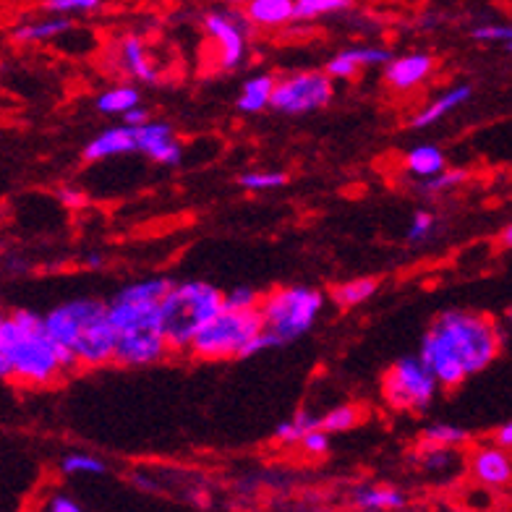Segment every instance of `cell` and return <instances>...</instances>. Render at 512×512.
Here are the masks:
<instances>
[{"label":"cell","instance_id":"cell-6","mask_svg":"<svg viewBox=\"0 0 512 512\" xmlns=\"http://www.w3.org/2000/svg\"><path fill=\"white\" fill-rule=\"evenodd\" d=\"M322 306L324 296L319 290L293 285V288H277L270 296H264L259 301V314L264 319V330H272L283 337V343H290L314 327Z\"/></svg>","mask_w":512,"mask_h":512},{"label":"cell","instance_id":"cell-45","mask_svg":"<svg viewBox=\"0 0 512 512\" xmlns=\"http://www.w3.org/2000/svg\"><path fill=\"white\" fill-rule=\"evenodd\" d=\"M102 264H105V259H102L100 254H89L87 256V267H95V270H100Z\"/></svg>","mask_w":512,"mask_h":512},{"label":"cell","instance_id":"cell-2","mask_svg":"<svg viewBox=\"0 0 512 512\" xmlns=\"http://www.w3.org/2000/svg\"><path fill=\"white\" fill-rule=\"evenodd\" d=\"M0 345L6 351L11 377L27 384H50L66 374L58 356L61 343L45 330V317L34 311H14L0 322Z\"/></svg>","mask_w":512,"mask_h":512},{"label":"cell","instance_id":"cell-43","mask_svg":"<svg viewBox=\"0 0 512 512\" xmlns=\"http://www.w3.org/2000/svg\"><path fill=\"white\" fill-rule=\"evenodd\" d=\"M494 442L507 447V450H512V421H507L505 426H499L497 434H494Z\"/></svg>","mask_w":512,"mask_h":512},{"label":"cell","instance_id":"cell-27","mask_svg":"<svg viewBox=\"0 0 512 512\" xmlns=\"http://www.w3.org/2000/svg\"><path fill=\"white\" fill-rule=\"evenodd\" d=\"M173 280L168 277H155V280H139V283H131L118 293V298H128V301H157L160 304L165 293L173 288Z\"/></svg>","mask_w":512,"mask_h":512},{"label":"cell","instance_id":"cell-31","mask_svg":"<svg viewBox=\"0 0 512 512\" xmlns=\"http://www.w3.org/2000/svg\"><path fill=\"white\" fill-rule=\"evenodd\" d=\"M288 183L285 173H275V170H249L238 178V186L246 191H272L280 189Z\"/></svg>","mask_w":512,"mask_h":512},{"label":"cell","instance_id":"cell-24","mask_svg":"<svg viewBox=\"0 0 512 512\" xmlns=\"http://www.w3.org/2000/svg\"><path fill=\"white\" fill-rule=\"evenodd\" d=\"M379 290V280L374 277H358V280H348L343 285H335L332 288V301L340 309H353V306H361L364 301H369L374 293Z\"/></svg>","mask_w":512,"mask_h":512},{"label":"cell","instance_id":"cell-15","mask_svg":"<svg viewBox=\"0 0 512 512\" xmlns=\"http://www.w3.org/2000/svg\"><path fill=\"white\" fill-rule=\"evenodd\" d=\"M392 61V53L384 48H377V45H366V48H348L340 50L337 55H332L324 71L332 76V79H343L351 81L356 79L364 68L371 66H387Z\"/></svg>","mask_w":512,"mask_h":512},{"label":"cell","instance_id":"cell-44","mask_svg":"<svg viewBox=\"0 0 512 512\" xmlns=\"http://www.w3.org/2000/svg\"><path fill=\"white\" fill-rule=\"evenodd\" d=\"M11 377V366H8L6 351H3V345H0V379Z\"/></svg>","mask_w":512,"mask_h":512},{"label":"cell","instance_id":"cell-12","mask_svg":"<svg viewBox=\"0 0 512 512\" xmlns=\"http://www.w3.org/2000/svg\"><path fill=\"white\" fill-rule=\"evenodd\" d=\"M136 152L147 155L149 160L160 165H178L183 157L181 142H178L173 126L165 121H147L144 126H136Z\"/></svg>","mask_w":512,"mask_h":512},{"label":"cell","instance_id":"cell-3","mask_svg":"<svg viewBox=\"0 0 512 512\" xmlns=\"http://www.w3.org/2000/svg\"><path fill=\"white\" fill-rule=\"evenodd\" d=\"M108 317L118 330L115 364L149 366L170 353L157 301H128L115 296L108 304Z\"/></svg>","mask_w":512,"mask_h":512},{"label":"cell","instance_id":"cell-23","mask_svg":"<svg viewBox=\"0 0 512 512\" xmlns=\"http://www.w3.org/2000/svg\"><path fill=\"white\" fill-rule=\"evenodd\" d=\"M71 29H74V21L58 14L55 19L21 24V27L14 29V40L16 42H48V40H55V37H61V34L71 32Z\"/></svg>","mask_w":512,"mask_h":512},{"label":"cell","instance_id":"cell-22","mask_svg":"<svg viewBox=\"0 0 512 512\" xmlns=\"http://www.w3.org/2000/svg\"><path fill=\"white\" fill-rule=\"evenodd\" d=\"M403 165L411 176L424 181V178H432L437 176V173H442V170L447 168V160L445 155H442V149L434 147V144H418V147H413L411 152L405 155Z\"/></svg>","mask_w":512,"mask_h":512},{"label":"cell","instance_id":"cell-25","mask_svg":"<svg viewBox=\"0 0 512 512\" xmlns=\"http://www.w3.org/2000/svg\"><path fill=\"white\" fill-rule=\"evenodd\" d=\"M317 426H322V416H314L311 411H296V416L275 426L272 437H275L277 445H296L306 432L317 429Z\"/></svg>","mask_w":512,"mask_h":512},{"label":"cell","instance_id":"cell-7","mask_svg":"<svg viewBox=\"0 0 512 512\" xmlns=\"http://www.w3.org/2000/svg\"><path fill=\"white\" fill-rule=\"evenodd\" d=\"M439 382L421 356L400 358L382 379V395L392 411H426L434 403Z\"/></svg>","mask_w":512,"mask_h":512},{"label":"cell","instance_id":"cell-19","mask_svg":"<svg viewBox=\"0 0 512 512\" xmlns=\"http://www.w3.org/2000/svg\"><path fill=\"white\" fill-rule=\"evenodd\" d=\"M471 97H473V89H471V87H465V84H460V87L447 89L445 95H439L437 100L429 102L426 108H421L416 115H413L411 126H413V128L434 126V123L442 121L445 115H450L452 110L463 108L465 102L471 100Z\"/></svg>","mask_w":512,"mask_h":512},{"label":"cell","instance_id":"cell-49","mask_svg":"<svg viewBox=\"0 0 512 512\" xmlns=\"http://www.w3.org/2000/svg\"><path fill=\"white\" fill-rule=\"evenodd\" d=\"M510 322H512V311H510Z\"/></svg>","mask_w":512,"mask_h":512},{"label":"cell","instance_id":"cell-48","mask_svg":"<svg viewBox=\"0 0 512 512\" xmlns=\"http://www.w3.org/2000/svg\"><path fill=\"white\" fill-rule=\"evenodd\" d=\"M505 48H507V53H512V42H505Z\"/></svg>","mask_w":512,"mask_h":512},{"label":"cell","instance_id":"cell-17","mask_svg":"<svg viewBox=\"0 0 512 512\" xmlns=\"http://www.w3.org/2000/svg\"><path fill=\"white\" fill-rule=\"evenodd\" d=\"M118 66H123L126 74H131L139 81H147V84L157 81L155 58L149 55L147 45L139 37H134V34L123 37L121 45H118Z\"/></svg>","mask_w":512,"mask_h":512},{"label":"cell","instance_id":"cell-10","mask_svg":"<svg viewBox=\"0 0 512 512\" xmlns=\"http://www.w3.org/2000/svg\"><path fill=\"white\" fill-rule=\"evenodd\" d=\"M105 309H108L105 301H97V298H76V301H68V304L55 306V309L50 311L48 317H45V330H48V335L53 337V340L74 348L76 337L84 330V324H87L89 319H95L97 314H102Z\"/></svg>","mask_w":512,"mask_h":512},{"label":"cell","instance_id":"cell-13","mask_svg":"<svg viewBox=\"0 0 512 512\" xmlns=\"http://www.w3.org/2000/svg\"><path fill=\"white\" fill-rule=\"evenodd\" d=\"M471 473L484 489H507L512 484V455L502 445H481L471 452Z\"/></svg>","mask_w":512,"mask_h":512},{"label":"cell","instance_id":"cell-5","mask_svg":"<svg viewBox=\"0 0 512 512\" xmlns=\"http://www.w3.org/2000/svg\"><path fill=\"white\" fill-rule=\"evenodd\" d=\"M264 330V319L256 309H230L223 306L215 317L204 324L191 340L189 353L202 361H228V358H241L256 332Z\"/></svg>","mask_w":512,"mask_h":512},{"label":"cell","instance_id":"cell-11","mask_svg":"<svg viewBox=\"0 0 512 512\" xmlns=\"http://www.w3.org/2000/svg\"><path fill=\"white\" fill-rule=\"evenodd\" d=\"M204 29H207L209 40L215 42L217 68L233 71V68L241 66L243 55H246V32H243L236 16L212 11V14L204 16Z\"/></svg>","mask_w":512,"mask_h":512},{"label":"cell","instance_id":"cell-21","mask_svg":"<svg viewBox=\"0 0 512 512\" xmlns=\"http://www.w3.org/2000/svg\"><path fill=\"white\" fill-rule=\"evenodd\" d=\"M275 84L277 79L272 74H259V76H251L246 84H243L241 95L236 100V108L241 113H262L272 105V92H275Z\"/></svg>","mask_w":512,"mask_h":512},{"label":"cell","instance_id":"cell-40","mask_svg":"<svg viewBox=\"0 0 512 512\" xmlns=\"http://www.w3.org/2000/svg\"><path fill=\"white\" fill-rule=\"evenodd\" d=\"M58 199H61L63 207L68 209H81L89 204V196L81 189H74V186H63V189L58 191Z\"/></svg>","mask_w":512,"mask_h":512},{"label":"cell","instance_id":"cell-36","mask_svg":"<svg viewBox=\"0 0 512 512\" xmlns=\"http://www.w3.org/2000/svg\"><path fill=\"white\" fill-rule=\"evenodd\" d=\"M434 228H437V217L432 212H426V209H418L416 215L411 220V228H408V243H424L426 238L432 236Z\"/></svg>","mask_w":512,"mask_h":512},{"label":"cell","instance_id":"cell-18","mask_svg":"<svg viewBox=\"0 0 512 512\" xmlns=\"http://www.w3.org/2000/svg\"><path fill=\"white\" fill-rule=\"evenodd\" d=\"M246 19L254 27L277 29L296 19V0H249Z\"/></svg>","mask_w":512,"mask_h":512},{"label":"cell","instance_id":"cell-39","mask_svg":"<svg viewBox=\"0 0 512 512\" xmlns=\"http://www.w3.org/2000/svg\"><path fill=\"white\" fill-rule=\"evenodd\" d=\"M259 301H262V296L251 288H236L225 296V306H230V309H256Z\"/></svg>","mask_w":512,"mask_h":512},{"label":"cell","instance_id":"cell-42","mask_svg":"<svg viewBox=\"0 0 512 512\" xmlns=\"http://www.w3.org/2000/svg\"><path fill=\"white\" fill-rule=\"evenodd\" d=\"M147 121H152V115H149V110L142 108V105H136V108H131L128 113H123V123H128V126H144Z\"/></svg>","mask_w":512,"mask_h":512},{"label":"cell","instance_id":"cell-28","mask_svg":"<svg viewBox=\"0 0 512 512\" xmlns=\"http://www.w3.org/2000/svg\"><path fill=\"white\" fill-rule=\"evenodd\" d=\"M353 6V0H296V19L314 21L322 16L340 14Z\"/></svg>","mask_w":512,"mask_h":512},{"label":"cell","instance_id":"cell-8","mask_svg":"<svg viewBox=\"0 0 512 512\" xmlns=\"http://www.w3.org/2000/svg\"><path fill=\"white\" fill-rule=\"evenodd\" d=\"M335 95L327 71H296L277 79L272 92V110L283 115H306L327 108Z\"/></svg>","mask_w":512,"mask_h":512},{"label":"cell","instance_id":"cell-38","mask_svg":"<svg viewBox=\"0 0 512 512\" xmlns=\"http://www.w3.org/2000/svg\"><path fill=\"white\" fill-rule=\"evenodd\" d=\"M471 37L479 42H512V24H481Z\"/></svg>","mask_w":512,"mask_h":512},{"label":"cell","instance_id":"cell-34","mask_svg":"<svg viewBox=\"0 0 512 512\" xmlns=\"http://www.w3.org/2000/svg\"><path fill=\"white\" fill-rule=\"evenodd\" d=\"M465 178H468V173L465 170H442V173H437V176L432 178H424L421 181V186H424V191H429V194H442V191H450V189H458L460 183H465Z\"/></svg>","mask_w":512,"mask_h":512},{"label":"cell","instance_id":"cell-20","mask_svg":"<svg viewBox=\"0 0 512 512\" xmlns=\"http://www.w3.org/2000/svg\"><path fill=\"white\" fill-rule=\"evenodd\" d=\"M405 505H408L405 494L392 486H364L353 492V507L364 512H392L403 510Z\"/></svg>","mask_w":512,"mask_h":512},{"label":"cell","instance_id":"cell-4","mask_svg":"<svg viewBox=\"0 0 512 512\" xmlns=\"http://www.w3.org/2000/svg\"><path fill=\"white\" fill-rule=\"evenodd\" d=\"M225 306V293L209 283H178L160 301V322L170 351H189L191 340Z\"/></svg>","mask_w":512,"mask_h":512},{"label":"cell","instance_id":"cell-37","mask_svg":"<svg viewBox=\"0 0 512 512\" xmlns=\"http://www.w3.org/2000/svg\"><path fill=\"white\" fill-rule=\"evenodd\" d=\"M301 447H304L306 455H314V458H322L324 452L330 450V432H324L322 426L311 429L301 437Z\"/></svg>","mask_w":512,"mask_h":512},{"label":"cell","instance_id":"cell-33","mask_svg":"<svg viewBox=\"0 0 512 512\" xmlns=\"http://www.w3.org/2000/svg\"><path fill=\"white\" fill-rule=\"evenodd\" d=\"M61 468L66 476H102L105 473V463L102 460L92 458V455H81V452L66 455Z\"/></svg>","mask_w":512,"mask_h":512},{"label":"cell","instance_id":"cell-46","mask_svg":"<svg viewBox=\"0 0 512 512\" xmlns=\"http://www.w3.org/2000/svg\"><path fill=\"white\" fill-rule=\"evenodd\" d=\"M502 243H505L507 249H512V225H507L505 233H502Z\"/></svg>","mask_w":512,"mask_h":512},{"label":"cell","instance_id":"cell-47","mask_svg":"<svg viewBox=\"0 0 512 512\" xmlns=\"http://www.w3.org/2000/svg\"><path fill=\"white\" fill-rule=\"evenodd\" d=\"M225 3H233V6H241V3H243V6H246L249 0H225Z\"/></svg>","mask_w":512,"mask_h":512},{"label":"cell","instance_id":"cell-14","mask_svg":"<svg viewBox=\"0 0 512 512\" xmlns=\"http://www.w3.org/2000/svg\"><path fill=\"white\" fill-rule=\"evenodd\" d=\"M434 71V58L426 53H408L392 58L384 66V81L392 92H411L418 84H424Z\"/></svg>","mask_w":512,"mask_h":512},{"label":"cell","instance_id":"cell-41","mask_svg":"<svg viewBox=\"0 0 512 512\" xmlns=\"http://www.w3.org/2000/svg\"><path fill=\"white\" fill-rule=\"evenodd\" d=\"M48 510L50 512H79L81 505L76 502V499L66 497V494H55V497L48 502Z\"/></svg>","mask_w":512,"mask_h":512},{"label":"cell","instance_id":"cell-32","mask_svg":"<svg viewBox=\"0 0 512 512\" xmlns=\"http://www.w3.org/2000/svg\"><path fill=\"white\" fill-rule=\"evenodd\" d=\"M421 465H424L426 471H434V473H445L455 468V447H439V445H424L421 455H418Z\"/></svg>","mask_w":512,"mask_h":512},{"label":"cell","instance_id":"cell-50","mask_svg":"<svg viewBox=\"0 0 512 512\" xmlns=\"http://www.w3.org/2000/svg\"><path fill=\"white\" fill-rule=\"evenodd\" d=\"M0 322H3V317H0Z\"/></svg>","mask_w":512,"mask_h":512},{"label":"cell","instance_id":"cell-1","mask_svg":"<svg viewBox=\"0 0 512 512\" xmlns=\"http://www.w3.org/2000/svg\"><path fill=\"white\" fill-rule=\"evenodd\" d=\"M499 345L502 337L494 319L473 311H447L426 332L421 361L434 371L439 387L455 390L492 364Z\"/></svg>","mask_w":512,"mask_h":512},{"label":"cell","instance_id":"cell-16","mask_svg":"<svg viewBox=\"0 0 512 512\" xmlns=\"http://www.w3.org/2000/svg\"><path fill=\"white\" fill-rule=\"evenodd\" d=\"M136 152V131L134 126H113L108 131H102L100 136H95L92 142L84 147V160L87 162H100L110 160V157H121Z\"/></svg>","mask_w":512,"mask_h":512},{"label":"cell","instance_id":"cell-9","mask_svg":"<svg viewBox=\"0 0 512 512\" xmlns=\"http://www.w3.org/2000/svg\"><path fill=\"white\" fill-rule=\"evenodd\" d=\"M115 348H118V330L110 322L108 309L97 314L95 319H89L74 343L79 366H87V369L115 364Z\"/></svg>","mask_w":512,"mask_h":512},{"label":"cell","instance_id":"cell-35","mask_svg":"<svg viewBox=\"0 0 512 512\" xmlns=\"http://www.w3.org/2000/svg\"><path fill=\"white\" fill-rule=\"evenodd\" d=\"M102 6V0H45V11L50 14H89Z\"/></svg>","mask_w":512,"mask_h":512},{"label":"cell","instance_id":"cell-30","mask_svg":"<svg viewBox=\"0 0 512 512\" xmlns=\"http://www.w3.org/2000/svg\"><path fill=\"white\" fill-rule=\"evenodd\" d=\"M358 421H361L358 405H337V408H332L330 413H324L322 416V429L330 434H340L353 429Z\"/></svg>","mask_w":512,"mask_h":512},{"label":"cell","instance_id":"cell-26","mask_svg":"<svg viewBox=\"0 0 512 512\" xmlns=\"http://www.w3.org/2000/svg\"><path fill=\"white\" fill-rule=\"evenodd\" d=\"M142 102V95H139V89L128 87V84H121V87H113L108 92H102L97 97V110L105 115H123L128 113L131 108H136Z\"/></svg>","mask_w":512,"mask_h":512},{"label":"cell","instance_id":"cell-29","mask_svg":"<svg viewBox=\"0 0 512 512\" xmlns=\"http://www.w3.org/2000/svg\"><path fill=\"white\" fill-rule=\"evenodd\" d=\"M421 445H439V447H463L468 442V432L460 429V426L452 424H432L426 426L424 434H421Z\"/></svg>","mask_w":512,"mask_h":512}]
</instances>
